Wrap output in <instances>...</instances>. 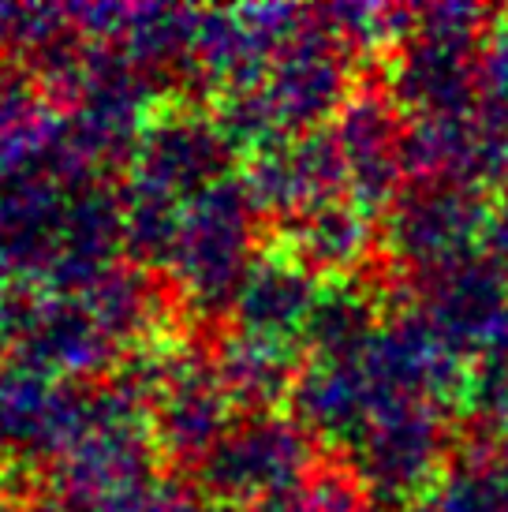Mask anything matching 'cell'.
<instances>
[{
	"instance_id": "obj_1",
	"label": "cell",
	"mask_w": 508,
	"mask_h": 512,
	"mask_svg": "<svg viewBox=\"0 0 508 512\" xmlns=\"http://www.w3.org/2000/svg\"><path fill=\"white\" fill-rule=\"evenodd\" d=\"M213 427V397L202 378H184L172 389L169 404H165V419H161V434L176 453H198Z\"/></svg>"
},
{
	"instance_id": "obj_2",
	"label": "cell",
	"mask_w": 508,
	"mask_h": 512,
	"mask_svg": "<svg viewBox=\"0 0 508 512\" xmlns=\"http://www.w3.org/2000/svg\"><path fill=\"white\" fill-rule=\"evenodd\" d=\"M8 326H12V322H8V307L0 303V329H8Z\"/></svg>"
},
{
	"instance_id": "obj_3",
	"label": "cell",
	"mask_w": 508,
	"mask_h": 512,
	"mask_svg": "<svg viewBox=\"0 0 508 512\" xmlns=\"http://www.w3.org/2000/svg\"><path fill=\"white\" fill-rule=\"evenodd\" d=\"M0 512H15V509H8V505H0Z\"/></svg>"
}]
</instances>
